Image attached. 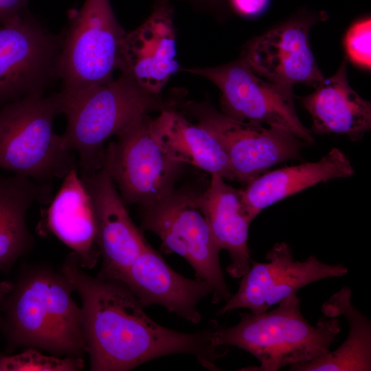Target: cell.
I'll return each mask as SVG.
<instances>
[{
  "label": "cell",
  "mask_w": 371,
  "mask_h": 371,
  "mask_svg": "<svg viewBox=\"0 0 371 371\" xmlns=\"http://www.w3.org/2000/svg\"><path fill=\"white\" fill-rule=\"evenodd\" d=\"M319 19L297 16L273 27L249 42L242 58L273 84L291 89L297 83L317 87L325 78L311 51L309 31Z\"/></svg>",
  "instance_id": "obj_13"
},
{
  "label": "cell",
  "mask_w": 371,
  "mask_h": 371,
  "mask_svg": "<svg viewBox=\"0 0 371 371\" xmlns=\"http://www.w3.org/2000/svg\"><path fill=\"white\" fill-rule=\"evenodd\" d=\"M315 89L301 99L311 116V134L344 135L357 142L370 130L371 104L350 86L346 60L333 76L324 78Z\"/></svg>",
  "instance_id": "obj_18"
},
{
  "label": "cell",
  "mask_w": 371,
  "mask_h": 371,
  "mask_svg": "<svg viewBox=\"0 0 371 371\" xmlns=\"http://www.w3.org/2000/svg\"><path fill=\"white\" fill-rule=\"evenodd\" d=\"M12 288V282L9 280L0 281V306L5 296Z\"/></svg>",
  "instance_id": "obj_28"
},
{
  "label": "cell",
  "mask_w": 371,
  "mask_h": 371,
  "mask_svg": "<svg viewBox=\"0 0 371 371\" xmlns=\"http://www.w3.org/2000/svg\"><path fill=\"white\" fill-rule=\"evenodd\" d=\"M81 267L73 251L60 271L81 299L82 321L91 371H127L161 357L188 354L209 370L228 348L214 338L210 327L188 333L166 328L144 311L122 281L93 277Z\"/></svg>",
  "instance_id": "obj_1"
},
{
  "label": "cell",
  "mask_w": 371,
  "mask_h": 371,
  "mask_svg": "<svg viewBox=\"0 0 371 371\" xmlns=\"http://www.w3.org/2000/svg\"><path fill=\"white\" fill-rule=\"evenodd\" d=\"M27 0H0V25L19 18L24 12Z\"/></svg>",
  "instance_id": "obj_27"
},
{
  "label": "cell",
  "mask_w": 371,
  "mask_h": 371,
  "mask_svg": "<svg viewBox=\"0 0 371 371\" xmlns=\"http://www.w3.org/2000/svg\"><path fill=\"white\" fill-rule=\"evenodd\" d=\"M142 209V229L158 236L165 251L183 258L196 277L210 285L212 303L226 302L232 293L221 267V249L210 231L200 194L173 190L158 203Z\"/></svg>",
  "instance_id": "obj_6"
},
{
  "label": "cell",
  "mask_w": 371,
  "mask_h": 371,
  "mask_svg": "<svg viewBox=\"0 0 371 371\" xmlns=\"http://www.w3.org/2000/svg\"><path fill=\"white\" fill-rule=\"evenodd\" d=\"M266 260V262L251 260L249 269L240 278L238 291L217 311V315L238 308L261 313L309 284L342 277L348 272L342 264L325 263L315 256L304 261L295 260L291 247L285 242L274 245L267 253Z\"/></svg>",
  "instance_id": "obj_11"
},
{
  "label": "cell",
  "mask_w": 371,
  "mask_h": 371,
  "mask_svg": "<svg viewBox=\"0 0 371 371\" xmlns=\"http://www.w3.org/2000/svg\"><path fill=\"white\" fill-rule=\"evenodd\" d=\"M84 368L82 357L45 355L34 348L16 355H0V371H79Z\"/></svg>",
  "instance_id": "obj_24"
},
{
  "label": "cell",
  "mask_w": 371,
  "mask_h": 371,
  "mask_svg": "<svg viewBox=\"0 0 371 371\" xmlns=\"http://www.w3.org/2000/svg\"><path fill=\"white\" fill-rule=\"evenodd\" d=\"M176 56L173 10L169 0H159L141 25L126 32L118 69L130 75L145 91L159 95L179 69Z\"/></svg>",
  "instance_id": "obj_15"
},
{
  "label": "cell",
  "mask_w": 371,
  "mask_h": 371,
  "mask_svg": "<svg viewBox=\"0 0 371 371\" xmlns=\"http://www.w3.org/2000/svg\"><path fill=\"white\" fill-rule=\"evenodd\" d=\"M61 41L23 14L0 25V101L43 93L57 76Z\"/></svg>",
  "instance_id": "obj_12"
},
{
  "label": "cell",
  "mask_w": 371,
  "mask_h": 371,
  "mask_svg": "<svg viewBox=\"0 0 371 371\" xmlns=\"http://www.w3.org/2000/svg\"><path fill=\"white\" fill-rule=\"evenodd\" d=\"M59 111L53 96L29 95L0 110V168L39 183L78 169L76 154L54 131Z\"/></svg>",
  "instance_id": "obj_5"
},
{
  "label": "cell",
  "mask_w": 371,
  "mask_h": 371,
  "mask_svg": "<svg viewBox=\"0 0 371 371\" xmlns=\"http://www.w3.org/2000/svg\"><path fill=\"white\" fill-rule=\"evenodd\" d=\"M348 157L333 148L320 160L266 172L241 190L243 202L254 220L265 208L319 183L351 177Z\"/></svg>",
  "instance_id": "obj_20"
},
{
  "label": "cell",
  "mask_w": 371,
  "mask_h": 371,
  "mask_svg": "<svg viewBox=\"0 0 371 371\" xmlns=\"http://www.w3.org/2000/svg\"><path fill=\"white\" fill-rule=\"evenodd\" d=\"M53 98L66 117L64 144L78 156L81 177L102 168L110 137L149 113L166 108L159 95L145 91L124 71L106 83L74 93L60 91Z\"/></svg>",
  "instance_id": "obj_3"
},
{
  "label": "cell",
  "mask_w": 371,
  "mask_h": 371,
  "mask_svg": "<svg viewBox=\"0 0 371 371\" xmlns=\"http://www.w3.org/2000/svg\"><path fill=\"white\" fill-rule=\"evenodd\" d=\"M81 179L91 197L96 216L97 242L102 258L98 276L120 281L148 243L133 222L104 166Z\"/></svg>",
  "instance_id": "obj_14"
},
{
  "label": "cell",
  "mask_w": 371,
  "mask_h": 371,
  "mask_svg": "<svg viewBox=\"0 0 371 371\" xmlns=\"http://www.w3.org/2000/svg\"><path fill=\"white\" fill-rule=\"evenodd\" d=\"M51 183L16 175H0V271L8 273L15 262L30 253L34 238L27 225L28 210L53 198Z\"/></svg>",
  "instance_id": "obj_22"
},
{
  "label": "cell",
  "mask_w": 371,
  "mask_h": 371,
  "mask_svg": "<svg viewBox=\"0 0 371 371\" xmlns=\"http://www.w3.org/2000/svg\"><path fill=\"white\" fill-rule=\"evenodd\" d=\"M120 281L144 307L164 306L194 324L201 320L200 302L212 293L204 280L189 279L175 271L148 244Z\"/></svg>",
  "instance_id": "obj_16"
},
{
  "label": "cell",
  "mask_w": 371,
  "mask_h": 371,
  "mask_svg": "<svg viewBox=\"0 0 371 371\" xmlns=\"http://www.w3.org/2000/svg\"><path fill=\"white\" fill-rule=\"evenodd\" d=\"M229 2L232 9L239 15L254 18L265 11L270 0H229Z\"/></svg>",
  "instance_id": "obj_26"
},
{
  "label": "cell",
  "mask_w": 371,
  "mask_h": 371,
  "mask_svg": "<svg viewBox=\"0 0 371 371\" xmlns=\"http://www.w3.org/2000/svg\"><path fill=\"white\" fill-rule=\"evenodd\" d=\"M74 291L60 271L43 265L21 269L0 306L6 352L34 348L58 357H83L87 345Z\"/></svg>",
  "instance_id": "obj_2"
},
{
  "label": "cell",
  "mask_w": 371,
  "mask_h": 371,
  "mask_svg": "<svg viewBox=\"0 0 371 371\" xmlns=\"http://www.w3.org/2000/svg\"><path fill=\"white\" fill-rule=\"evenodd\" d=\"M200 199L216 243L229 255L227 273L240 278L249 269L252 260L248 233L253 221L243 202L241 190L227 184L220 175L212 174Z\"/></svg>",
  "instance_id": "obj_19"
},
{
  "label": "cell",
  "mask_w": 371,
  "mask_h": 371,
  "mask_svg": "<svg viewBox=\"0 0 371 371\" xmlns=\"http://www.w3.org/2000/svg\"><path fill=\"white\" fill-rule=\"evenodd\" d=\"M183 70L205 78L218 87L225 115L240 121L282 128L306 144L314 142L310 130L297 115L292 89L266 80L242 58L218 67Z\"/></svg>",
  "instance_id": "obj_9"
},
{
  "label": "cell",
  "mask_w": 371,
  "mask_h": 371,
  "mask_svg": "<svg viewBox=\"0 0 371 371\" xmlns=\"http://www.w3.org/2000/svg\"><path fill=\"white\" fill-rule=\"evenodd\" d=\"M352 291L344 286L322 306L324 316L344 317L349 324L348 335L342 344L315 360L289 367L291 371H370L371 370V322L352 303Z\"/></svg>",
  "instance_id": "obj_23"
},
{
  "label": "cell",
  "mask_w": 371,
  "mask_h": 371,
  "mask_svg": "<svg viewBox=\"0 0 371 371\" xmlns=\"http://www.w3.org/2000/svg\"><path fill=\"white\" fill-rule=\"evenodd\" d=\"M153 134L174 161L194 166L210 175L235 180L227 155L214 135L199 123H192L169 108L150 120Z\"/></svg>",
  "instance_id": "obj_21"
},
{
  "label": "cell",
  "mask_w": 371,
  "mask_h": 371,
  "mask_svg": "<svg viewBox=\"0 0 371 371\" xmlns=\"http://www.w3.org/2000/svg\"><path fill=\"white\" fill-rule=\"evenodd\" d=\"M40 232L54 235L70 248L83 269H91L100 257L97 220L91 197L78 169L64 178L58 192L44 210Z\"/></svg>",
  "instance_id": "obj_17"
},
{
  "label": "cell",
  "mask_w": 371,
  "mask_h": 371,
  "mask_svg": "<svg viewBox=\"0 0 371 371\" xmlns=\"http://www.w3.org/2000/svg\"><path fill=\"white\" fill-rule=\"evenodd\" d=\"M187 109L217 139L235 180L241 183L247 184L271 166L300 157L302 141L285 129L237 120L206 104H190Z\"/></svg>",
  "instance_id": "obj_10"
},
{
  "label": "cell",
  "mask_w": 371,
  "mask_h": 371,
  "mask_svg": "<svg viewBox=\"0 0 371 371\" xmlns=\"http://www.w3.org/2000/svg\"><path fill=\"white\" fill-rule=\"evenodd\" d=\"M370 37L371 20L367 16L352 23L346 32L344 40L347 58L363 69L370 68Z\"/></svg>",
  "instance_id": "obj_25"
},
{
  "label": "cell",
  "mask_w": 371,
  "mask_h": 371,
  "mask_svg": "<svg viewBox=\"0 0 371 371\" xmlns=\"http://www.w3.org/2000/svg\"><path fill=\"white\" fill-rule=\"evenodd\" d=\"M126 34L109 0H85L61 41L57 64L60 92L74 93L112 80Z\"/></svg>",
  "instance_id": "obj_7"
},
{
  "label": "cell",
  "mask_w": 371,
  "mask_h": 371,
  "mask_svg": "<svg viewBox=\"0 0 371 371\" xmlns=\"http://www.w3.org/2000/svg\"><path fill=\"white\" fill-rule=\"evenodd\" d=\"M340 331L337 317L324 316L315 325L310 324L294 293L271 310L240 314L234 326L225 327L214 322L213 335L218 346L244 350L260 363L241 370L277 371L325 355Z\"/></svg>",
  "instance_id": "obj_4"
},
{
  "label": "cell",
  "mask_w": 371,
  "mask_h": 371,
  "mask_svg": "<svg viewBox=\"0 0 371 371\" xmlns=\"http://www.w3.org/2000/svg\"><path fill=\"white\" fill-rule=\"evenodd\" d=\"M147 115L117 135L105 148L102 166L109 172L124 203L142 208L173 191L181 166L161 148Z\"/></svg>",
  "instance_id": "obj_8"
}]
</instances>
